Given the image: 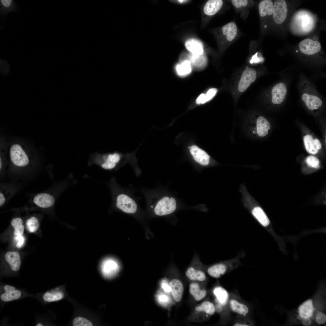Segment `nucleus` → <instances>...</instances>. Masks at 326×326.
Returning <instances> with one entry per match:
<instances>
[{
	"mask_svg": "<svg viewBox=\"0 0 326 326\" xmlns=\"http://www.w3.org/2000/svg\"><path fill=\"white\" fill-rule=\"evenodd\" d=\"M296 2L285 0L274 1L272 25L284 27L288 23L296 8Z\"/></svg>",
	"mask_w": 326,
	"mask_h": 326,
	"instance_id": "1",
	"label": "nucleus"
},
{
	"mask_svg": "<svg viewBox=\"0 0 326 326\" xmlns=\"http://www.w3.org/2000/svg\"><path fill=\"white\" fill-rule=\"evenodd\" d=\"M302 82L300 88L301 99L309 110L318 109L322 104V100L311 83L305 79Z\"/></svg>",
	"mask_w": 326,
	"mask_h": 326,
	"instance_id": "2",
	"label": "nucleus"
},
{
	"mask_svg": "<svg viewBox=\"0 0 326 326\" xmlns=\"http://www.w3.org/2000/svg\"><path fill=\"white\" fill-rule=\"evenodd\" d=\"M136 149L134 152L131 153L123 154L117 152L108 153L102 155L103 161L101 165V167L104 169L110 170L114 168L121 162L129 161L130 160H136L135 155Z\"/></svg>",
	"mask_w": 326,
	"mask_h": 326,
	"instance_id": "3",
	"label": "nucleus"
},
{
	"mask_svg": "<svg viewBox=\"0 0 326 326\" xmlns=\"http://www.w3.org/2000/svg\"><path fill=\"white\" fill-rule=\"evenodd\" d=\"M274 1L263 0L258 6L260 30L265 33L271 27L273 20Z\"/></svg>",
	"mask_w": 326,
	"mask_h": 326,
	"instance_id": "4",
	"label": "nucleus"
},
{
	"mask_svg": "<svg viewBox=\"0 0 326 326\" xmlns=\"http://www.w3.org/2000/svg\"><path fill=\"white\" fill-rule=\"evenodd\" d=\"M313 17L310 13L305 11L297 12L292 18V27L297 31L308 33L313 28L315 24Z\"/></svg>",
	"mask_w": 326,
	"mask_h": 326,
	"instance_id": "5",
	"label": "nucleus"
},
{
	"mask_svg": "<svg viewBox=\"0 0 326 326\" xmlns=\"http://www.w3.org/2000/svg\"><path fill=\"white\" fill-rule=\"evenodd\" d=\"M219 33L221 47L224 49L236 38L238 34L237 26L234 22H229L222 27Z\"/></svg>",
	"mask_w": 326,
	"mask_h": 326,
	"instance_id": "6",
	"label": "nucleus"
},
{
	"mask_svg": "<svg viewBox=\"0 0 326 326\" xmlns=\"http://www.w3.org/2000/svg\"><path fill=\"white\" fill-rule=\"evenodd\" d=\"M176 206V201L174 198L165 197L157 203L155 207L154 211L158 216H165L174 212Z\"/></svg>",
	"mask_w": 326,
	"mask_h": 326,
	"instance_id": "7",
	"label": "nucleus"
},
{
	"mask_svg": "<svg viewBox=\"0 0 326 326\" xmlns=\"http://www.w3.org/2000/svg\"><path fill=\"white\" fill-rule=\"evenodd\" d=\"M11 160L14 164L18 167H24L29 163L27 155L19 144L13 145L10 150Z\"/></svg>",
	"mask_w": 326,
	"mask_h": 326,
	"instance_id": "8",
	"label": "nucleus"
},
{
	"mask_svg": "<svg viewBox=\"0 0 326 326\" xmlns=\"http://www.w3.org/2000/svg\"><path fill=\"white\" fill-rule=\"evenodd\" d=\"M116 201L117 207L124 213L133 214L137 211V206L136 202L126 194H119L117 198Z\"/></svg>",
	"mask_w": 326,
	"mask_h": 326,
	"instance_id": "9",
	"label": "nucleus"
},
{
	"mask_svg": "<svg viewBox=\"0 0 326 326\" xmlns=\"http://www.w3.org/2000/svg\"><path fill=\"white\" fill-rule=\"evenodd\" d=\"M55 203L54 197L46 193L37 194L31 198L28 204L41 208H47L52 206Z\"/></svg>",
	"mask_w": 326,
	"mask_h": 326,
	"instance_id": "10",
	"label": "nucleus"
},
{
	"mask_svg": "<svg viewBox=\"0 0 326 326\" xmlns=\"http://www.w3.org/2000/svg\"><path fill=\"white\" fill-rule=\"evenodd\" d=\"M257 72L254 69L248 68L243 72L238 85V90L240 92L245 91L250 84L255 80Z\"/></svg>",
	"mask_w": 326,
	"mask_h": 326,
	"instance_id": "11",
	"label": "nucleus"
},
{
	"mask_svg": "<svg viewBox=\"0 0 326 326\" xmlns=\"http://www.w3.org/2000/svg\"><path fill=\"white\" fill-rule=\"evenodd\" d=\"M299 48L300 51L303 54L311 55L319 52L321 46L319 42L310 38H306L299 43Z\"/></svg>",
	"mask_w": 326,
	"mask_h": 326,
	"instance_id": "12",
	"label": "nucleus"
},
{
	"mask_svg": "<svg viewBox=\"0 0 326 326\" xmlns=\"http://www.w3.org/2000/svg\"><path fill=\"white\" fill-rule=\"evenodd\" d=\"M287 93V88L285 83L280 82L276 84L271 90L272 102L276 105L281 104L284 100Z\"/></svg>",
	"mask_w": 326,
	"mask_h": 326,
	"instance_id": "13",
	"label": "nucleus"
},
{
	"mask_svg": "<svg viewBox=\"0 0 326 326\" xmlns=\"http://www.w3.org/2000/svg\"><path fill=\"white\" fill-rule=\"evenodd\" d=\"M190 152L197 162L203 165L208 164L210 156L205 151L196 145H193L191 147Z\"/></svg>",
	"mask_w": 326,
	"mask_h": 326,
	"instance_id": "14",
	"label": "nucleus"
},
{
	"mask_svg": "<svg viewBox=\"0 0 326 326\" xmlns=\"http://www.w3.org/2000/svg\"><path fill=\"white\" fill-rule=\"evenodd\" d=\"M172 297L177 302H180L182 297L184 287L181 282L177 279H172L170 283Z\"/></svg>",
	"mask_w": 326,
	"mask_h": 326,
	"instance_id": "15",
	"label": "nucleus"
},
{
	"mask_svg": "<svg viewBox=\"0 0 326 326\" xmlns=\"http://www.w3.org/2000/svg\"><path fill=\"white\" fill-rule=\"evenodd\" d=\"M303 140L305 149L310 153L316 154L321 148V145L320 141L318 139H313L310 135H307L305 136Z\"/></svg>",
	"mask_w": 326,
	"mask_h": 326,
	"instance_id": "16",
	"label": "nucleus"
},
{
	"mask_svg": "<svg viewBox=\"0 0 326 326\" xmlns=\"http://www.w3.org/2000/svg\"><path fill=\"white\" fill-rule=\"evenodd\" d=\"M223 4V1L222 0H208L204 7V12L207 16H213L221 9Z\"/></svg>",
	"mask_w": 326,
	"mask_h": 326,
	"instance_id": "17",
	"label": "nucleus"
},
{
	"mask_svg": "<svg viewBox=\"0 0 326 326\" xmlns=\"http://www.w3.org/2000/svg\"><path fill=\"white\" fill-rule=\"evenodd\" d=\"M314 311L312 300H308L302 303L298 308L299 318H310L312 316Z\"/></svg>",
	"mask_w": 326,
	"mask_h": 326,
	"instance_id": "18",
	"label": "nucleus"
},
{
	"mask_svg": "<svg viewBox=\"0 0 326 326\" xmlns=\"http://www.w3.org/2000/svg\"><path fill=\"white\" fill-rule=\"evenodd\" d=\"M185 46L187 49L193 55H201L203 53V44L199 40L193 38L189 39L186 42Z\"/></svg>",
	"mask_w": 326,
	"mask_h": 326,
	"instance_id": "19",
	"label": "nucleus"
},
{
	"mask_svg": "<svg viewBox=\"0 0 326 326\" xmlns=\"http://www.w3.org/2000/svg\"><path fill=\"white\" fill-rule=\"evenodd\" d=\"M5 258L10 265L12 270L18 271L20 268L21 261L19 254L15 251H9L5 255Z\"/></svg>",
	"mask_w": 326,
	"mask_h": 326,
	"instance_id": "20",
	"label": "nucleus"
},
{
	"mask_svg": "<svg viewBox=\"0 0 326 326\" xmlns=\"http://www.w3.org/2000/svg\"><path fill=\"white\" fill-rule=\"evenodd\" d=\"M185 275L188 278L192 281H203L206 279V274L203 271L192 267L187 269Z\"/></svg>",
	"mask_w": 326,
	"mask_h": 326,
	"instance_id": "21",
	"label": "nucleus"
},
{
	"mask_svg": "<svg viewBox=\"0 0 326 326\" xmlns=\"http://www.w3.org/2000/svg\"><path fill=\"white\" fill-rule=\"evenodd\" d=\"M0 15L4 18L10 12L18 11L14 0H0Z\"/></svg>",
	"mask_w": 326,
	"mask_h": 326,
	"instance_id": "22",
	"label": "nucleus"
},
{
	"mask_svg": "<svg viewBox=\"0 0 326 326\" xmlns=\"http://www.w3.org/2000/svg\"><path fill=\"white\" fill-rule=\"evenodd\" d=\"M269 122L266 118L262 116L259 117L257 120V129L258 135L263 137L267 135L268 130L270 129Z\"/></svg>",
	"mask_w": 326,
	"mask_h": 326,
	"instance_id": "23",
	"label": "nucleus"
},
{
	"mask_svg": "<svg viewBox=\"0 0 326 326\" xmlns=\"http://www.w3.org/2000/svg\"><path fill=\"white\" fill-rule=\"evenodd\" d=\"M189 291L190 294L197 301L202 300L207 294L206 291L205 289H201L199 284L195 282H193L190 284Z\"/></svg>",
	"mask_w": 326,
	"mask_h": 326,
	"instance_id": "24",
	"label": "nucleus"
},
{
	"mask_svg": "<svg viewBox=\"0 0 326 326\" xmlns=\"http://www.w3.org/2000/svg\"><path fill=\"white\" fill-rule=\"evenodd\" d=\"M236 11L241 12L242 15L243 13L252 6L254 2L248 0H232L230 1Z\"/></svg>",
	"mask_w": 326,
	"mask_h": 326,
	"instance_id": "25",
	"label": "nucleus"
},
{
	"mask_svg": "<svg viewBox=\"0 0 326 326\" xmlns=\"http://www.w3.org/2000/svg\"><path fill=\"white\" fill-rule=\"evenodd\" d=\"M227 267L225 265L218 264L209 267L207 270V272L210 276L218 278L225 273Z\"/></svg>",
	"mask_w": 326,
	"mask_h": 326,
	"instance_id": "26",
	"label": "nucleus"
},
{
	"mask_svg": "<svg viewBox=\"0 0 326 326\" xmlns=\"http://www.w3.org/2000/svg\"><path fill=\"white\" fill-rule=\"evenodd\" d=\"M252 213L260 224L264 226H268L270 221L263 210L260 207L254 208L252 211Z\"/></svg>",
	"mask_w": 326,
	"mask_h": 326,
	"instance_id": "27",
	"label": "nucleus"
},
{
	"mask_svg": "<svg viewBox=\"0 0 326 326\" xmlns=\"http://www.w3.org/2000/svg\"><path fill=\"white\" fill-rule=\"evenodd\" d=\"M229 305L232 311L240 315H245L249 312L248 308L245 305L235 300H231Z\"/></svg>",
	"mask_w": 326,
	"mask_h": 326,
	"instance_id": "28",
	"label": "nucleus"
},
{
	"mask_svg": "<svg viewBox=\"0 0 326 326\" xmlns=\"http://www.w3.org/2000/svg\"><path fill=\"white\" fill-rule=\"evenodd\" d=\"M213 292L219 302L222 305H225L228 300L229 296L227 291L221 286L216 287Z\"/></svg>",
	"mask_w": 326,
	"mask_h": 326,
	"instance_id": "29",
	"label": "nucleus"
},
{
	"mask_svg": "<svg viewBox=\"0 0 326 326\" xmlns=\"http://www.w3.org/2000/svg\"><path fill=\"white\" fill-rule=\"evenodd\" d=\"M118 269V265L116 262L112 260H108L103 263L102 270L104 274L110 276L115 273Z\"/></svg>",
	"mask_w": 326,
	"mask_h": 326,
	"instance_id": "30",
	"label": "nucleus"
},
{
	"mask_svg": "<svg viewBox=\"0 0 326 326\" xmlns=\"http://www.w3.org/2000/svg\"><path fill=\"white\" fill-rule=\"evenodd\" d=\"M176 69L177 74L181 76H185L191 72L192 68L190 62L186 60L177 65Z\"/></svg>",
	"mask_w": 326,
	"mask_h": 326,
	"instance_id": "31",
	"label": "nucleus"
},
{
	"mask_svg": "<svg viewBox=\"0 0 326 326\" xmlns=\"http://www.w3.org/2000/svg\"><path fill=\"white\" fill-rule=\"evenodd\" d=\"M195 310L198 312H203L210 315H213L215 311L213 304L209 301H205L200 305L196 307Z\"/></svg>",
	"mask_w": 326,
	"mask_h": 326,
	"instance_id": "32",
	"label": "nucleus"
},
{
	"mask_svg": "<svg viewBox=\"0 0 326 326\" xmlns=\"http://www.w3.org/2000/svg\"><path fill=\"white\" fill-rule=\"evenodd\" d=\"M217 91L216 88H212L207 91L206 94H201L197 98L196 103L197 104H203L211 99L216 95Z\"/></svg>",
	"mask_w": 326,
	"mask_h": 326,
	"instance_id": "33",
	"label": "nucleus"
},
{
	"mask_svg": "<svg viewBox=\"0 0 326 326\" xmlns=\"http://www.w3.org/2000/svg\"><path fill=\"white\" fill-rule=\"evenodd\" d=\"M13 189L1 186L0 191V206L3 205L13 195Z\"/></svg>",
	"mask_w": 326,
	"mask_h": 326,
	"instance_id": "34",
	"label": "nucleus"
},
{
	"mask_svg": "<svg viewBox=\"0 0 326 326\" xmlns=\"http://www.w3.org/2000/svg\"><path fill=\"white\" fill-rule=\"evenodd\" d=\"M21 295L20 291L15 289L5 291V293L1 295L0 299L3 301L8 302L18 299Z\"/></svg>",
	"mask_w": 326,
	"mask_h": 326,
	"instance_id": "35",
	"label": "nucleus"
},
{
	"mask_svg": "<svg viewBox=\"0 0 326 326\" xmlns=\"http://www.w3.org/2000/svg\"><path fill=\"white\" fill-rule=\"evenodd\" d=\"M190 63L198 68H201L204 66L207 62V59L204 56L195 55L191 54L190 56Z\"/></svg>",
	"mask_w": 326,
	"mask_h": 326,
	"instance_id": "36",
	"label": "nucleus"
},
{
	"mask_svg": "<svg viewBox=\"0 0 326 326\" xmlns=\"http://www.w3.org/2000/svg\"><path fill=\"white\" fill-rule=\"evenodd\" d=\"M11 224L14 228V235L16 236L22 235L24 229L22 219L19 217L14 218L11 220Z\"/></svg>",
	"mask_w": 326,
	"mask_h": 326,
	"instance_id": "37",
	"label": "nucleus"
},
{
	"mask_svg": "<svg viewBox=\"0 0 326 326\" xmlns=\"http://www.w3.org/2000/svg\"><path fill=\"white\" fill-rule=\"evenodd\" d=\"M26 225L27 229L29 232H35L39 227V220L36 217L34 216H31L27 220Z\"/></svg>",
	"mask_w": 326,
	"mask_h": 326,
	"instance_id": "38",
	"label": "nucleus"
},
{
	"mask_svg": "<svg viewBox=\"0 0 326 326\" xmlns=\"http://www.w3.org/2000/svg\"><path fill=\"white\" fill-rule=\"evenodd\" d=\"M63 296V294L61 292L54 293L47 292L43 295V299L45 301L50 302L60 300Z\"/></svg>",
	"mask_w": 326,
	"mask_h": 326,
	"instance_id": "39",
	"label": "nucleus"
},
{
	"mask_svg": "<svg viewBox=\"0 0 326 326\" xmlns=\"http://www.w3.org/2000/svg\"><path fill=\"white\" fill-rule=\"evenodd\" d=\"M74 326H92V323L88 319L82 317H77L73 320Z\"/></svg>",
	"mask_w": 326,
	"mask_h": 326,
	"instance_id": "40",
	"label": "nucleus"
},
{
	"mask_svg": "<svg viewBox=\"0 0 326 326\" xmlns=\"http://www.w3.org/2000/svg\"><path fill=\"white\" fill-rule=\"evenodd\" d=\"M306 162L309 167L315 168H318L319 167V161L316 157L309 156L306 159Z\"/></svg>",
	"mask_w": 326,
	"mask_h": 326,
	"instance_id": "41",
	"label": "nucleus"
},
{
	"mask_svg": "<svg viewBox=\"0 0 326 326\" xmlns=\"http://www.w3.org/2000/svg\"><path fill=\"white\" fill-rule=\"evenodd\" d=\"M316 320L318 324H324L326 320V315L321 312H318L316 316Z\"/></svg>",
	"mask_w": 326,
	"mask_h": 326,
	"instance_id": "42",
	"label": "nucleus"
},
{
	"mask_svg": "<svg viewBox=\"0 0 326 326\" xmlns=\"http://www.w3.org/2000/svg\"><path fill=\"white\" fill-rule=\"evenodd\" d=\"M14 237V239L16 240L18 242L16 244V247L18 248L21 247L24 245V238L22 235H16Z\"/></svg>",
	"mask_w": 326,
	"mask_h": 326,
	"instance_id": "43",
	"label": "nucleus"
},
{
	"mask_svg": "<svg viewBox=\"0 0 326 326\" xmlns=\"http://www.w3.org/2000/svg\"><path fill=\"white\" fill-rule=\"evenodd\" d=\"M162 288L166 292H169L171 291V288L170 283L168 284L166 280H163L161 284Z\"/></svg>",
	"mask_w": 326,
	"mask_h": 326,
	"instance_id": "44",
	"label": "nucleus"
},
{
	"mask_svg": "<svg viewBox=\"0 0 326 326\" xmlns=\"http://www.w3.org/2000/svg\"><path fill=\"white\" fill-rule=\"evenodd\" d=\"M168 299V297L165 295H160L158 297V300L160 302L162 303L167 302Z\"/></svg>",
	"mask_w": 326,
	"mask_h": 326,
	"instance_id": "45",
	"label": "nucleus"
},
{
	"mask_svg": "<svg viewBox=\"0 0 326 326\" xmlns=\"http://www.w3.org/2000/svg\"><path fill=\"white\" fill-rule=\"evenodd\" d=\"M302 323L303 325L308 326L311 324V321L309 318H303Z\"/></svg>",
	"mask_w": 326,
	"mask_h": 326,
	"instance_id": "46",
	"label": "nucleus"
},
{
	"mask_svg": "<svg viewBox=\"0 0 326 326\" xmlns=\"http://www.w3.org/2000/svg\"><path fill=\"white\" fill-rule=\"evenodd\" d=\"M5 291H8L15 289V288L13 286L9 285H5L4 287Z\"/></svg>",
	"mask_w": 326,
	"mask_h": 326,
	"instance_id": "47",
	"label": "nucleus"
},
{
	"mask_svg": "<svg viewBox=\"0 0 326 326\" xmlns=\"http://www.w3.org/2000/svg\"><path fill=\"white\" fill-rule=\"evenodd\" d=\"M36 326H43V325L42 324H41V323H39L37 324Z\"/></svg>",
	"mask_w": 326,
	"mask_h": 326,
	"instance_id": "48",
	"label": "nucleus"
},
{
	"mask_svg": "<svg viewBox=\"0 0 326 326\" xmlns=\"http://www.w3.org/2000/svg\"><path fill=\"white\" fill-rule=\"evenodd\" d=\"M178 1L180 2H182L183 1H186V0H179Z\"/></svg>",
	"mask_w": 326,
	"mask_h": 326,
	"instance_id": "49",
	"label": "nucleus"
},
{
	"mask_svg": "<svg viewBox=\"0 0 326 326\" xmlns=\"http://www.w3.org/2000/svg\"><path fill=\"white\" fill-rule=\"evenodd\" d=\"M190 148H191V147H188V148H190Z\"/></svg>",
	"mask_w": 326,
	"mask_h": 326,
	"instance_id": "50",
	"label": "nucleus"
}]
</instances>
